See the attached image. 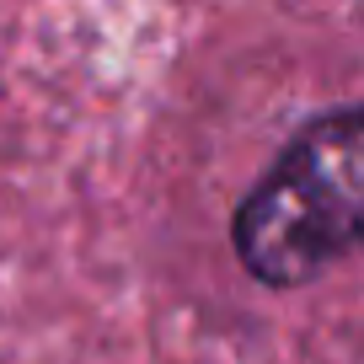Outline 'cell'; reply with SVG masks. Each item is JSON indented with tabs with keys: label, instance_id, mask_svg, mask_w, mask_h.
<instances>
[{
	"label": "cell",
	"instance_id": "6da1fadb",
	"mask_svg": "<svg viewBox=\"0 0 364 364\" xmlns=\"http://www.w3.org/2000/svg\"><path fill=\"white\" fill-rule=\"evenodd\" d=\"M236 257L273 289L311 284L364 247V107L316 118L236 209Z\"/></svg>",
	"mask_w": 364,
	"mask_h": 364
}]
</instances>
